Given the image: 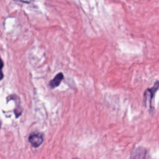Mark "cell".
<instances>
[{
    "label": "cell",
    "instance_id": "obj_5",
    "mask_svg": "<svg viewBox=\"0 0 159 159\" xmlns=\"http://www.w3.org/2000/svg\"><path fill=\"white\" fill-rule=\"evenodd\" d=\"M14 1L21 2H24V3H29L32 0H14Z\"/></svg>",
    "mask_w": 159,
    "mask_h": 159
},
{
    "label": "cell",
    "instance_id": "obj_7",
    "mask_svg": "<svg viewBox=\"0 0 159 159\" xmlns=\"http://www.w3.org/2000/svg\"><path fill=\"white\" fill-rule=\"evenodd\" d=\"M4 77V75H3V73L2 71L1 70H0V81Z\"/></svg>",
    "mask_w": 159,
    "mask_h": 159
},
{
    "label": "cell",
    "instance_id": "obj_6",
    "mask_svg": "<svg viewBox=\"0 0 159 159\" xmlns=\"http://www.w3.org/2000/svg\"><path fill=\"white\" fill-rule=\"evenodd\" d=\"M3 66H4V63L1 60V58H0V70H2V68H3Z\"/></svg>",
    "mask_w": 159,
    "mask_h": 159
},
{
    "label": "cell",
    "instance_id": "obj_3",
    "mask_svg": "<svg viewBox=\"0 0 159 159\" xmlns=\"http://www.w3.org/2000/svg\"><path fill=\"white\" fill-rule=\"evenodd\" d=\"M146 150L142 147H138L132 152L129 159H146Z\"/></svg>",
    "mask_w": 159,
    "mask_h": 159
},
{
    "label": "cell",
    "instance_id": "obj_1",
    "mask_svg": "<svg viewBox=\"0 0 159 159\" xmlns=\"http://www.w3.org/2000/svg\"><path fill=\"white\" fill-rule=\"evenodd\" d=\"M158 81H157L152 88H147L143 93V103L148 112H153V111H155V107L153 106L152 103L155 94L158 91Z\"/></svg>",
    "mask_w": 159,
    "mask_h": 159
},
{
    "label": "cell",
    "instance_id": "obj_8",
    "mask_svg": "<svg viewBox=\"0 0 159 159\" xmlns=\"http://www.w3.org/2000/svg\"><path fill=\"white\" fill-rule=\"evenodd\" d=\"M1 122H0V129H1Z\"/></svg>",
    "mask_w": 159,
    "mask_h": 159
},
{
    "label": "cell",
    "instance_id": "obj_2",
    "mask_svg": "<svg viewBox=\"0 0 159 159\" xmlns=\"http://www.w3.org/2000/svg\"><path fill=\"white\" fill-rule=\"evenodd\" d=\"M28 140L33 147L38 148L42 144L44 140V135L40 132H32L29 135Z\"/></svg>",
    "mask_w": 159,
    "mask_h": 159
},
{
    "label": "cell",
    "instance_id": "obj_4",
    "mask_svg": "<svg viewBox=\"0 0 159 159\" xmlns=\"http://www.w3.org/2000/svg\"><path fill=\"white\" fill-rule=\"evenodd\" d=\"M63 78H64V76L62 73L60 72V73H57L55 76V77L49 81V83H48L49 86L52 89L58 87L60 84V83H61V81L63 80Z\"/></svg>",
    "mask_w": 159,
    "mask_h": 159
}]
</instances>
